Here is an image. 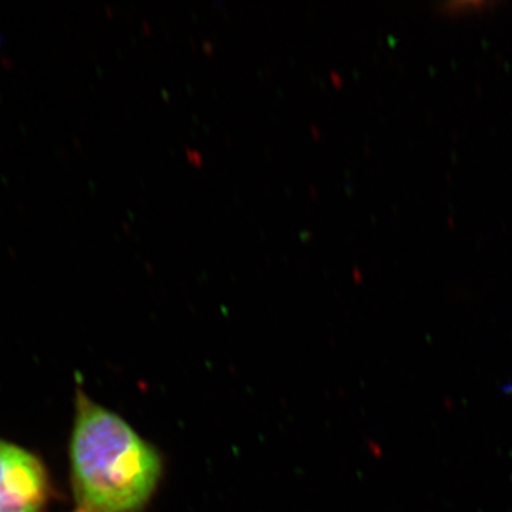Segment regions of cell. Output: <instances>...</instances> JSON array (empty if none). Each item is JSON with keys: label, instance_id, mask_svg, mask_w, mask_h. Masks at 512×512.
<instances>
[{"label": "cell", "instance_id": "cell-1", "mask_svg": "<svg viewBox=\"0 0 512 512\" xmlns=\"http://www.w3.org/2000/svg\"><path fill=\"white\" fill-rule=\"evenodd\" d=\"M69 463L74 497L87 512L146 511L164 473L160 451L82 389L76 393Z\"/></svg>", "mask_w": 512, "mask_h": 512}, {"label": "cell", "instance_id": "cell-2", "mask_svg": "<svg viewBox=\"0 0 512 512\" xmlns=\"http://www.w3.org/2000/svg\"><path fill=\"white\" fill-rule=\"evenodd\" d=\"M52 491L49 471L35 453L0 440V512H45Z\"/></svg>", "mask_w": 512, "mask_h": 512}, {"label": "cell", "instance_id": "cell-3", "mask_svg": "<svg viewBox=\"0 0 512 512\" xmlns=\"http://www.w3.org/2000/svg\"><path fill=\"white\" fill-rule=\"evenodd\" d=\"M493 3L491 2H451V3H441V10L446 13H450V15H468L471 12H478L481 9L491 8Z\"/></svg>", "mask_w": 512, "mask_h": 512}, {"label": "cell", "instance_id": "cell-4", "mask_svg": "<svg viewBox=\"0 0 512 512\" xmlns=\"http://www.w3.org/2000/svg\"><path fill=\"white\" fill-rule=\"evenodd\" d=\"M188 156H190L192 163H201V156L198 151H190L188 150Z\"/></svg>", "mask_w": 512, "mask_h": 512}, {"label": "cell", "instance_id": "cell-5", "mask_svg": "<svg viewBox=\"0 0 512 512\" xmlns=\"http://www.w3.org/2000/svg\"><path fill=\"white\" fill-rule=\"evenodd\" d=\"M76 512H87V511H84V510H79V511H76Z\"/></svg>", "mask_w": 512, "mask_h": 512}]
</instances>
